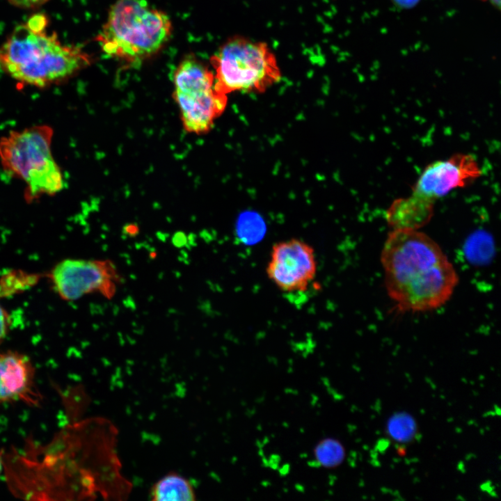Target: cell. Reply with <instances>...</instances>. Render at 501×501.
Listing matches in <instances>:
<instances>
[{"mask_svg":"<svg viewBox=\"0 0 501 501\" xmlns=\"http://www.w3.org/2000/svg\"><path fill=\"white\" fill-rule=\"evenodd\" d=\"M12 5L22 8H35L49 0H8Z\"/></svg>","mask_w":501,"mask_h":501,"instance_id":"e0dca14e","label":"cell"},{"mask_svg":"<svg viewBox=\"0 0 501 501\" xmlns=\"http://www.w3.org/2000/svg\"><path fill=\"white\" fill-rule=\"evenodd\" d=\"M2 456H1V452H0V474L2 470Z\"/></svg>","mask_w":501,"mask_h":501,"instance_id":"d6986e66","label":"cell"},{"mask_svg":"<svg viewBox=\"0 0 501 501\" xmlns=\"http://www.w3.org/2000/svg\"><path fill=\"white\" fill-rule=\"evenodd\" d=\"M34 367L28 356L17 351L0 353V403L38 401Z\"/></svg>","mask_w":501,"mask_h":501,"instance_id":"30bf717a","label":"cell"},{"mask_svg":"<svg viewBox=\"0 0 501 501\" xmlns=\"http://www.w3.org/2000/svg\"><path fill=\"white\" fill-rule=\"evenodd\" d=\"M210 61L215 88L225 95L239 91L262 93L281 79L278 61L269 46L241 36L226 40Z\"/></svg>","mask_w":501,"mask_h":501,"instance_id":"5b68a950","label":"cell"},{"mask_svg":"<svg viewBox=\"0 0 501 501\" xmlns=\"http://www.w3.org/2000/svg\"><path fill=\"white\" fill-rule=\"evenodd\" d=\"M387 293L401 312H425L452 296L459 276L440 246L418 230L393 229L381 254Z\"/></svg>","mask_w":501,"mask_h":501,"instance_id":"6da1fadb","label":"cell"},{"mask_svg":"<svg viewBox=\"0 0 501 501\" xmlns=\"http://www.w3.org/2000/svg\"><path fill=\"white\" fill-rule=\"evenodd\" d=\"M152 500H194L196 495L191 482L179 474L171 472L158 480L152 487Z\"/></svg>","mask_w":501,"mask_h":501,"instance_id":"7c38bea8","label":"cell"},{"mask_svg":"<svg viewBox=\"0 0 501 501\" xmlns=\"http://www.w3.org/2000/svg\"><path fill=\"white\" fill-rule=\"evenodd\" d=\"M482 173L472 155L456 154L428 165L419 177L413 193L434 201L452 189L465 186Z\"/></svg>","mask_w":501,"mask_h":501,"instance_id":"9c48e42d","label":"cell"},{"mask_svg":"<svg viewBox=\"0 0 501 501\" xmlns=\"http://www.w3.org/2000/svg\"><path fill=\"white\" fill-rule=\"evenodd\" d=\"M434 202L413 193L407 198L397 199L386 211L387 222L392 230H418L432 217Z\"/></svg>","mask_w":501,"mask_h":501,"instance_id":"8fae6325","label":"cell"},{"mask_svg":"<svg viewBox=\"0 0 501 501\" xmlns=\"http://www.w3.org/2000/svg\"><path fill=\"white\" fill-rule=\"evenodd\" d=\"M49 278L56 294L67 301L92 293L111 299L122 283L117 267L109 260L65 259L51 269Z\"/></svg>","mask_w":501,"mask_h":501,"instance_id":"52a82bcc","label":"cell"},{"mask_svg":"<svg viewBox=\"0 0 501 501\" xmlns=\"http://www.w3.org/2000/svg\"><path fill=\"white\" fill-rule=\"evenodd\" d=\"M466 253L468 258L475 262H484L489 258L491 246L490 238L484 234H476L467 242Z\"/></svg>","mask_w":501,"mask_h":501,"instance_id":"9a60e30c","label":"cell"},{"mask_svg":"<svg viewBox=\"0 0 501 501\" xmlns=\"http://www.w3.org/2000/svg\"><path fill=\"white\" fill-rule=\"evenodd\" d=\"M172 33L169 16L148 0H116L96 40L106 55L134 65L158 54Z\"/></svg>","mask_w":501,"mask_h":501,"instance_id":"3957f363","label":"cell"},{"mask_svg":"<svg viewBox=\"0 0 501 501\" xmlns=\"http://www.w3.org/2000/svg\"><path fill=\"white\" fill-rule=\"evenodd\" d=\"M387 431L394 440L399 443L411 441L417 434V424L413 418L405 412L393 414L388 420Z\"/></svg>","mask_w":501,"mask_h":501,"instance_id":"5bb4252c","label":"cell"},{"mask_svg":"<svg viewBox=\"0 0 501 501\" xmlns=\"http://www.w3.org/2000/svg\"><path fill=\"white\" fill-rule=\"evenodd\" d=\"M317 271L315 249L305 241L294 238L272 246L266 273L283 293L305 292L315 280Z\"/></svg>","mask_w":501,"mask_h":501,"instance_id":"ba28073f","label":"cell"},{"mask_svg":"<svg viewBox=\"0 0 501 501\" xmlns=\"http://www.w3.org/2000/svg\"><path fill=\"white\" fill-rule=\"evenodd\" d=\"M53 129L38 125L13 131L0 139V163L6 173L25 184L28 201L59 193L64 187L51 149Z\"/></svg>","mask_w":501,"mask_h":501,"instance_id":"277c9868","label":"cell"},{"mask_svg":"<svg viewBox=\"0 0 501 501\" xmlns=\"http://www.w3.org/2000/svg\"><path fill=\"white\" fill-rule=\"evenodd\" d=\"M484 1H489L491 2L493 6H495L497 8H500V0H482Z\"/></svg>","mask_w":501,"mask_h":501,"instance_id":"ac0fdd59","label":"cell"},{"mask_svg":"<svg viewBox=\"0 0 501 501\" xmlns=\"http://www.w3.org/2000/svg\"><path fill=\"white\" fill-rule=\"evenodd\" d=\"M317 463L324 468H331L340 466L345 458V449L337 439L328 438L317 443L313 450Z\"/></svg>","mask_w":501,"mask_h":501,"instance_id":"4fadbf2b","label":"cell"},{"mask_svg":"<svg viewBox=\"0 0 501 501\" xmlns=\"http://www.w3.org/2000/svg\"><path fill=\"white\" fill-rule=\"evenodd\" d=\"M10 324L8 313L0 304V343L5 339Z\"/></svg>","mask_w":501,"mask_h":501,"instance_id":"2e32d148","label":"cell"},{"mask_svg":"<svg viewBox=\"0 0 501 501\" xmlns=\"http://www.w3.org/2000/svg\"><path fill=\"white\" fill-rule=\"evenodd\" d=\"M173 97L178 106L184 128L205 134L225 111L228 97L214 86V72L193 56L185 57L173 77Z\"/></svg>","mask_w":501,"mask_h":501,"instance_id":"8992f818","label":"cell"},{"mask_svg":"<svg viewBox=\"0 0 501 501\" xmlns=\"http://www.w3.org/2000/svg\"><path fill=\"white\" fill-rule=\"evenodd\" d=\"M45 15L38 14L17 26L0 48V66L22 84L44 88L73 77L90 63L81 49L65 45L46 31Z\"/></svg>","mask_w":501,"mask_h":501,"instance_id":"7a4b0ae2","label":"cell"}]
</instances>
